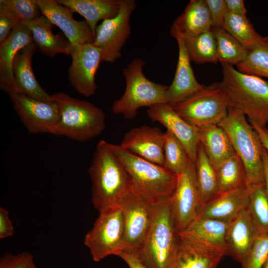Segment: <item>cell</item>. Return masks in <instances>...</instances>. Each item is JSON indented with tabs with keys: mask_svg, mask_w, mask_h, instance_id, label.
<instances>
[{
	"mask_svg": "<svg viewBox=\"0 0 268 268\" xmlns=\"http://www.w3.org/2000/svg\"><path fill=\"white\" fill-rule=\"evenodd\" d=\"M92 183V203L99 212L118 205L129 194V177L123 164L104 140L97 144L88 169Z\"/></svg>",
	"mask_w": 268,
	"mask_h": 268,
	"instance_id": "1",
	"label": "cell"
},
{
	"mask_svg": "<svg viewBox=\"0 0 268 268\" xmlns=\"http://www.w3.org/2000/svg\"><path fill=\"white\" fill-rule=\"evenodd\" d=\"M128 174L132 193L155 206L168 201L176 187L177 175L155 164L109 143Z\"/></svg>",
	"mask_w": 268,
	"mask_h": 268,
	"instance_id": "2",
	"label": "cell"
},
{
	"mask_svg": "<svg viewBox=\"0 0 268 268\" xmlns=\"http://www.w3.org/2000/svg\"><path fill=\"white\" fill-rule=\"evenodd\" d=\"M220 82L229 108L247 117L250 124L266 127L268 124V82L260 77L245 74L233 65L222 64Z\"/></svg>",
	"mask_w": 268,
	"mask_h": 268,
	"instance_id": "3",
	"label": "cell"
},
{
	"mask_svg": "<svg viewBox=\"0 0 268 268\" xmlns=\"http://www.w3.org/2000/svg\"><path fill=\"white\" fill-rule=\"evenodd\" d=\"M218 126L225 131L236 153L243 162L247 186L250 189L265 185L263 161L264 147L246 116L229 108L226 117Z\"/></svg>",
	"mask_w": 268,
	"mask_h": 268,
	"instance_id": "4",
	"label": "cell"
},
{
	"mask_svg": "<svg viewBox=\"0 0 268 268\" xmlns=\"http://www.w3.org/2000/svg\"><path fill=\"white\" fill-rule=\"evenodd\" d=\"M52 96L59 112L55 135L84 142L99 135L104 130L106 115L101 109L65 93Z\"/></svg>",
	"mask_w": 268,
	"mask_h": 268,
	"instance_id": "5",
	"label": "cell"
},
{
	"mask_svg": "<svg viewBox=\"0 0 268 268\" xmlns=\"http://www.w3.org/2000/svg\"><path fill=\"white\" fill-rule=\"evenodd\" d=\"M145 64L142 59L136 58L123 68L126 88L122 97L112 106L115 114L122 115L131 120L136 117L137 110L141 107L167 103L168 86L149 80L143 72Z\"/></svg>",
	"mask_w": 268,
	"mask_h": 268,
	"instance_id": "6",
	"label": "cell"
},
{
	"mask_svg": "<svg viewBox=\"0 0 268 268\" xmlns=\"http://www.w3.org/2000/svg\"><path fill=\"white\" fill-rule=\"evenodd\" d=\"M169 200L153 206L150 228L135 254L149 268H170L179 244Z\"/></svg>",
	"mask_w": 268,
	"mask_h": 268,
	"instance_id": "7",
	"label": "cell"
},
{
	"mask_svg": "<svg viewBox=\"0 0 268 268\" xmlns=\"http://www.w3.org/2000/svg\"><path fill=\"white\" fill-rule=\"evenodd\" d=\"M173 107L187 122L199 129L218 125L226 117L229 108L220 82L204 85Z\"/></svg>",
	"mask_w": 268,
	"mask_h": 268,
	"instance_id": "8",
	"label": "cell"
},
{
	"mask_svg": "<svg viewBox=\"0 0 268 268\" xmlns=\"http://www.w3.org/2000/svg\"><path fill=\"white\" fill-rule=\"evenodd\" d=\"M124 222L119 205L101 212L84 239L92 259L99 262L106 257L119 256L124 251Z\"/></svg>",
	"mask_w": 268,
	"mask_h": 268,
	"instance_id": "9",
	"label": "cell"
},
{
	"mask_svg": "<svg viewBox=\"0 0 268 268\" xmlns=\"http://www.w3.org/2000/svg\"><path fill=\"white\" fill-rule=\"evenodd\" d=\"M136 8L134 0H120L118 14L97 26L93 43L101 50L102 62L113 63L122 57V48L131 34V16Z\"/></svg>",
	"mask_w": 268,
	"mask_h": 268,
	"instance_id": "10",
	"label": "cell"
},
{
	"mask_svg": "<svg viewBox=\"0 0 268 268\" xmlns=\"http://www.w3.org/2000/svg\"><path fill=\"white\" fill-rule=\"evenodd\" d=\"M169 201L178 233L198 217L201 208L195 163L190 158L183 170L177 175L176 187Z\"/></svg>",
	"mask_w": 268,
	"mask_h": 268,
	"instance_id": "11",
	"label": "cell"
},
{
	"mask_svg": "<svg viewBox=\"0 0 268 268\" xmlns=\"http://www.w3.org/2000/svg\"><path fill=\"white\" fill-rule=\"evenodd\" d=\"M124 218V251L136 254L152 223L153 206L131 192L119 204Z\"/></svg>",
	"mask_w": 268,
	"mask_h": 268,
	"instance_id": "12",
	"label": "cell"
},
{
	"mask_svg": "<svg viewBox=\"0 0 268 268\" xmlns=\"http://www.w3.org/2000/svg\"><path fill=\"white\" fill-rule=\"evenodd\" d=\"M9 95L21 122L29 133L55 135L59 112L54 99L45 101L18 93Z\"/></svg>",
	"mask_w": 268,
	"mask_h": 268,
	"instance_id": "13",
	"label": "cell"
},
{
	"mask_svg": "<svg viewBox=\"0 0 268 268\" xmlns=\"http://www.w3.org/2000/svg\"><path fill=\"white\" fill-rule=\"evenodd\" d=\"M72 62L68 70L71 85L81 95L89 97L96 91L95 74L102 62L100 49L93 43L71 45Z\"/></svg>",
	"mask_w": 268,
	"mask_h": 268,
	"instance_id": "14",
	"label": "cell"
},
{
	"mask_svg": "<svg viewBox=\"0 0 268 268\" xmlns=\"http://www.w3.org/2000/svg\"><path fill=\"white\" fill-rule=\"evenodd\" d=\"M179 242L170 268H216L226 249L178 234Z\"/></svg>",
	"mask_w": 268,
	"mask_h": 268,
	"instance_id": "15",
	"label": "cell"
},
{
	"mask_svg": "<svg viewBox=\"0 0 268 268\" xmlns=\"http://www.w3.org/2000/svg\"><path fill=\"white\" fill-rule=\"evenodd\" d=\"M42 15L58 27L71 45L93 43L95 34L85 20L78 21L73 17L69 8L56 0H36Z\"/></svg>",
	"mask_w": 268,
	"mask_h": 268,
	"instance_id": "16",
	"label": "cell"
},
{
	"mask_svg": "<svg viewBox=\"0 0 268 268\" xmlns=\"http://www.w3.org/2000/svg\"><path fill=\"white\" fill-rule=\"evenodd\" d=\"M148 117L162 124L184 146L190 159L195 162L200 143L199 130L180 116L167 103L154 105L147 110Z\"/></svg>",
	"mask_w": 268,
	"mask_h": 268,
	"instance_id": "17",
	"label": "cell"
},
{
	"mask_svg": "<svg viewBox=\"0 0 268 268\" xmlns=\"http://www.w3.org/2000/svg\"><path fill=\"white\" fill-rule=\"evenodd\" d=\"M165 134L158 127L143 125L127 132L119 145L144 159L163 166Z\"/></svg>",
	"mask_w": 268,
	"mask_h": 268,
	"instance_id": "18",
	"label": "cell"
},
{
	"mask_svg": "<svg viewBox=\"0 0 268 268\" xmlns=\"http://www.w3.org/2000/svg\"><path fill=\"white\" fill-rule=\"evenodd\" d=\"M178 58L173 80L166 91L167 103L173 107L201 89L196 79L183 37L177 36Z\"/></svg>",
	"mask_w": 268,
	"mask_h": 268,
	"instance_id": "19",
	"label": "cell"
},
{
	"mask_svg": "<svg viewBox=\"0 0 268 268\" xmlns=\"http://www.w3.org/2000/svg\"><path fill=\"white\" fill-rule=\"evenodd\" d=\"M37 50L32 42L16 54L12 65L14 92L34 98L52 101V95L47 93L36 80L32 68V59Z\"/></svg>",
	"mask_w": 268,
	"mask_h": 268,
	"instance_id": "20",
	"label": "cell"
},
{
	"mask_svg": "<svg viewBox=\"0 0 268 268\" xmlns=\"http://www.w3.org/2000/svg\"><path fill=\"white\" fill-rule=\"evenodd\" d=\"M33 42L30 31L20 22L12 30L8 38L0 44V87L10 94L14 92L12 65L17 53Z\"/></svg>",
	"mask_w": 268,
	"mask_h": 268,
	"instance_id": "21",
	"label": "cell"
},
{
	"mask_svg": "<svg viewBox=\"0 0 268 268\" xmlns=\"http://www.w3.org/2000/svg\"><path fill=\"white\" fill-rule=\"evenodd\" d=\"M249 194L247 185L220 193L202 207L198 216L230 222L247 208Z\"/></svg>",
	"mask_w": 268,
	"mask_h": 268,
	"instance_id": "22",
	"label": "cell"
},
{
	"mask_svg": "<svg viewBox=\"0 0 268 268\" xmlns=\"http://www.w3.org/2000/svg\"><path fill=\"white\" fill-rule=\"evenodd\" d=\"M258 236L246 208L229 223L226 235L228 253L242 264Z\"/></svg>",
	"mask_w": 268,
	"mask_h": 268,
	"instance_id": "23",
	"label": "cell"
},
{
	"mask_svg": "<svg viewBox=\"0 0 268 268\" xmlns=\"http://www.w3.org/2000/svg\"><path fill=\"white\" fill-rule=\"evenodd\" d=\"M211 29L210 16L204 0H191L173 23L170 34L175 38L197 36Z\"/></svg>",
	"mask_w": 268,
	"mask_h": 268,
	"instance_id": "24",
	"label": "cell"
},
{
	"mask_svg": "<svg viewBox=\"0 0 268 268\" xmlns=\"http://www.w3.org/2000/svg\"><path fill=\"white\" fill-rule=\"evenodd\" d=\"M22 23L30 31L33 43L44 55L50 57L59 54L70 55V42L62 35L53 33V24L43 15Z\"/></svg>",
	"mask_w": 268,
	"mask_h": 268,
	"instance_id": "25",
	"label": "cell"
},
{
	"mask_svg": "<svg viewBox=\"0 0 268 268\" xmlns=\"http://www.w3.org/2000/svg\"><path fill=\"white\" fill-rule=\"evenodd\" d=\"M85 19L95 34L97 23L115 17L120 9V0H56Z\"/></svg>",
	"mask_w": 268,
	"mask_h": 268,
	"instance_id": "26",
	"label": "cell"
},
{
	"mask_svg": "<svg viewBox=\"0 0 268 268\" xmlns=\"http://www.w3.org/2000/svg\"><path fill=\"white\" fill-rule=\"evenodd\" d=\"M229 223L198 216L184 230L178 234L228 251L226 235Z\"/></svg>",
	"mask_w": 268,
	"mask_h": 268,
	"instance_id": "27",
	"label": "cell"
},
{
	"mask_svg": "<svg viewBox=\"0 0 268 268\" xmlns=\"http://www.w3.org/2000/svg\"><path fill=\"white\" fill-rule=\"evenodd\" d=\"M199 130L200 141L215 169L236 154L228 135L219 126L212 125Z\"/></svg>",
	"mask_w": 268,
	"mask_h": 268,
	"instance_id": "28",
	"label": "cell"
},
{
	"mask_svg": "<svg viewBox=\"0 0 268 268\" xmlns=\"http://www.w3.org/2000/svg\"><path fill=\"white\" fill-rule=\"evenodd\" d=\"M195 163L200 197L201 210L205 204L219 194V189L215 169L200 142Z\"/></svg>",
	"mask_w": 268,
	"mask_h": 268,
	"instance_id": "29",
	"label": "cell"
},
{
	"mask_svg": "<svg viewBox=\"0 0 268 268\" xmlns=\"http://www.w3.org/2000/svg\"><path fill=\"white\" fill-rule=\"evenodd\" d=\"M183 39L191 62L198 64L218 62L216 43L211 29L200 35Z\"/></svg>",
	"mask_w": 268,
	"mask_h": 268,
	"instance_id": "30",
	"label": "cell"
},
{
	"mask_svg": "<svg viewBox=\"0 0 268 268\" xmlns=\"http://www.w3.org/2000/svg\"><path fill=\"white\" fill-rule=\"evenodd\" d=\"M215 171L219 194L247 185L245 167L236 153L221 163Z\"/></svg>",
	"mask_w": 268,
	"mask_h": 268,
	"instance_id": "31",
	"label": "cell"
},
{
	"mask_svg": "<svg viewBox=\"0 0 268 268\" xmlns=\"http://www.w3.org/2000/svg\"><path fill=\"white\" fill-rule=\"evenodd\" d=\"M216 43L218 62L236 66L247 57L248 50L222 28H211Z\"/></svg>",
	"mask_w": 268,
	"mask_h": 268,
	"instance_id": "32",
	"label": "cell"
},
{
	"mask_svg": "<svg viewBox=\"0 0 268 268\" xmlns=\"http://www.w3.org/2000/svg\"><path fill=\"white\" fill-rule=\"evenodd\" d=\"M223 29L237 40L248 51L254 47L262 37L255 30L246 15L226 11Z\"/></svg>",
	"mask_w": 268,
	"mask_h": 268,
	"instance_id": "33",
	"label": "cell"
},
{
	"mask_svg": "<svg viewBox=\"0 0 268 268\" xmlns=\"http://www.w3.org/2000/svg\"><path fill=\"white\" fill-rule=\"evenodd\" d=\"M237 67L242 73L268 78V37L262 36Z\"/></svg>",
	"mask_w": 268,
	"mask_h": 268,
	"instance_id": "34",
	"label": "cell"
},
{
	"mask_svg": "<svg viewBox=\"0 0 268 268\" xmlns=\"http://www.w3.org/2000/svg\"><path fill=\"white\" fill-rule=\"evenodd\" d=\"M247 209L258 235L268 234V195L265 185L250 189Z\"/></svg>",
	"mask_w": 268,
	"mask_h": 268,
	"instance_id": "35",
	"label": "cell"
},
{
	"mask_svg": "<svg viewBox=\"0 0 268 268\" xmlns=\"http://www.w3.org/2000/svg\"><path fill=\"white\" fill-rule=\"evenodd\" d=\"M165 134L163 166L177 175L185 167L189 157L183 145L173 134L167 130Z\"/></svg>",
	"mask_w": 268,
	"mask_h": 268,
	"instance_id": "36",
	"label": "cell"
},
{
	"mask_svg": "<svg viewBox=\"0 0 268 268\" xmlns=\"http://www.w3.org/2000/svg\"><path fill=\"white\" fill-rule=\"evenodd\" d=\"M0 11L6 12L21 22L42 15L36 0H0Z\"/></svg>",
	"mask_w": 268,
	"mask_h": 268,
	"instance_id": "37",
	"label": "cell"
},
{
	"mask_svg": "<svg viewBox=\"0 0 268 268\" xmlns=\"http://www.w3.org/2000/svg\"><path fill=\"white\" fill-rule=\"evenodd\" d=\"M268 257V234L258 235L243 262L242 268H262Z\"/></svg>",
	"mask_w": 268,
	"mask_h": 268,
	"instance_id": "38",
	"label": "cell"
},
{
	"mask_svg": "<svg viewBox=\"0 0 268 268\" xmlns=\"http://www.w3.org/2000/svg\"><path fill=\"white\" fill-rule=\"evenodd\" d=\"M211 18V28H223L226 13L225 0H204Z\"/></svg>",
	"mask_w": 268,
	"mask_h": 268,
	"instance_id": "39",
	"label": "cell"
},
{
	"mask_svg": "<svg viewBox=\"0 0 268 268\" xmlns=\"http://www.w3.org/2000/svg\"><path fill=\"white\" fill-rule=\"evenodd\" d=\"M33 260L32 256L28 252L18 254H6L0 260V268H26Z\"/></svg>",
	"mask_w": 268,
	"mask_h": 268,
	"instance_id": "40",
	"label": "cell"
},
{
	"mask_svg": "<svg viewBox=\"0 0 268 268\" xmlns=\"http://www.w3.org/2000/svg\"><path fill=\"white\" fill-rule=\"evenodd\" d=\"M20 22L6 12L0 11V44L6 41L13 29Z\"/></svg>",
	"mask_w": 268,
	"mask_h": 268,
	"instance_id": "41",
	"label": "cell"
},
{
	"mask_svg": "<svg viewBox=\"0 0 268 268\" xmlns=\"http://www.w3.org/2000/svg\"><path fill=\"white\" fill-rule=\"evenodd\" d=\"M14 233L13 224L8 211L0 207V239H3L12 236Z\"/></svg>",
	"mask_w": 268,
	"mask_h": 268,
	"instance_id": "42",
	"label": "cell"
},
{
	"mask_svg": "<svg viewBox=\"0 0 268 268\" xmlns=\"http://www.w3.org/2000/svg\"><path fill=\"white\" fill-rule=\"evenodd\" d=\"M119 257L125 262L129 268H149L135 254L124 251Z\"/></svg>",
	"mask_w": 268,
	"mask_h": 268,
	"instance_id": "43",
	"label": "cell"
},
{
	"mask_svg": "<svg viewBox=\"0 0 268 268\" xmlns=\"http://www.w3.org/2000/svg\"><path fill=\"white\" fill-rule=\"evenodd\" d=\"M227 12L246 15L247 10L243 0H225Z\"/></svg>",
	"mask_w": 268,
	"mask_h": 268,
	"instance_id": "44",
	"label": "cell"
},
{
	"mask_svg": "<svg viewBox=\"0 0 268 268\" xmlns=\"http://www.w3.org/2000/svg\"><path fill=\"white\" fill-rule=\"evenodd\" d=\"M251 125L258 134L263 146L268 152V128L267 127H260L253 123Z\"/></svg>",
	"mask_w": 268,
	"mask_h": 268,
	"instance_id": "45",
	"label": "cell"
},
{
	"mask_svg": "<svg viewBox=\"0 0 268 268\" xmlns=\"http://www.w3.org/2000/svg\"><path fill=\"white\" fill-rule=\"evenodd\" d=\"M263 161L265 174V187L268 195V152L265 147L263 152Z\"/></svg>",
	"mask_w": 268,
	"mask_h": 268,
	"instance_id": "46",
	"label": "cell"
},
{
	"mask_svg": "<svg viewBox=\"0 0 268 268\" xmlns=\"http://www.w3.org/2000/svg\"><path fill=\"white\" fill-rule=\"evenodd\" d=\"M26 268H36L33 260L29 263Z\"/></svg>",
	"mask_w": 268,
	"mask_h": 268,
	"instance_id": "47",
	"label": "cell"
},
{
	"mask_svg": "<svg viewBox=\"0 0 268 268\" xmlns=\"http://www.w3.org/2000/svg\"><path fill=\"white\" fill-rule=\"evenodd\" d=\"M262 268H268V257Z\"/></svg>",
	"mask_w": 268,
	"mask_h": 268,
	"instance_id": "48",
	"label": "cell"
}]
</instances>
